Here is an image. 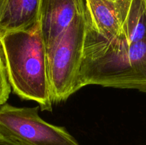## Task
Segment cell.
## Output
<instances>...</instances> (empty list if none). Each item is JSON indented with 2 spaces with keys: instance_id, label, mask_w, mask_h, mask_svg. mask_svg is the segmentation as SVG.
<instances>
[{
  "instance_id": "obj_1",
  "label": "cell",
  "mask_w": 146,
  "mask_h": 145,
  "mask_svg": "<svg viewBox=\"0 0 146 145\" xmlns=\"http://www.w3.org/2000/svg\"><path fill=\"white\" fill-rule=\"evenodd\" d=\"M90 85L146 92V39L108 41L86 24L78 90Z\"/></svg>"
},
{
  "instance_id": "obj_2",
  "label": "cell",
  "mask_w": 146,
  "mask_h": 145,
  "mask_svg": "<svg viewBox=\"0 0 146 145\" xmlns=\"http://www.w3.org/2000/svg\"><path fill=\"white\" fill-rule=\"evenodd\" d=\"M0 47L11 90L20 98L38 103L41 111H52L46 48L39 20L28 28L0 37Z\"/></svg>"
},
{
  "instance_id": "obj_3",
  "label": "cell",
  "mask_w": 146,
  "mask_h": 145,
  "mask_svg": "<svg viewBox=\"0 0 146 145\" xmlns=\"http://www.w3.org/2000/svg\"><path fill=\"white\" fill-rule=\"evenodd\" d=\"M86 11L76 17L53 45L46 48L51 99L65 101L76 91L86 29Z\"/></svg>"
},
{
  "instance_id": "obj_4",
  "label": "cell",
  "mask_w": 146,
  "mask_h": 145,
  "mask_svg": "<svg viewBox=\"0 0 146 145\" xmlns=\"http://www.w3.org/2000/svg\"><path fill=\"white\" fill-rule=\"evenodd\" d=\"M87 26L108 41L146 39V0H85Z\"/></svg>"
},
{
  "instance_id": "obj_5",
  "label": "cell",
  "mask_w": 146,
  "mask_h": 145,
  "mask_svg": "<svg viewBox=\"0 0 146 145\" xmlns=\"http://www.w3.org/2000/svg\"><path fill=\"white\" fill-rule=\"evenodd\" d=\"M39 107H0V136L24 145H79L62 127L48 123L38 115Z\"/></svg>"
},
{
  "instance_id": "obj_6",
  "label": "cell",
  "mask_w": 146,
  "mask_h": 145,
  "mask_svg": "<svg viewBox=\"0 0 146 145\" xmlns=\"http://www.w3.org/2000/svg\"><path fill=\"white\" fill-rule=\"evenodd\" d=\"M86 11L85 0H40L38 20L46 48L53 45L73 20Z\"/></svg>"
},
{
  "instance_id": "obj_7",
  "label": "cell",
  "mask_w": 146,
  "mask_h": 145,
  "mask_svg": "<svg viewBox=\"0 0 146 145\" xmlns=\"http://www.w3.org/2000/svg\"><path fill=\"white\" fill-rule=\"evenodd\" d=\"M40 0H0V37L28 28L38 20Z\"/></svg>"
},
{
  "instance_id": "obj_8",
  "label": "cell",
  "mask_w": 146,
  "mask_h": 145,
  "mask_svg": "<svg viewBox=\"0 0 146 145\" xmlns=\"http://www.w3.org/2000/svg\"><path fill=\"white\" fill-rule=\"evenodd\" d=\"M11 88L7 78L4 64L0 65V107L2 106L8 100Z\"/></svg>"
},
{
  "instance_id": "obj_9",
  "label": "cell",
  "mask_w": 146,
  "mask_h": 145,
  "mask_svg": "<svg viewBox=\"0 0 146 145\" xmlns=\"http://www.w3.org/2000/svg\"><path fill=\"white\" fill-rule=\"evenodd\" d=\"M0 145H24L9 138L0 136Z\"/></svg>"
},
{
  "instance_id": "obj_10",
  "label": "cell",
  "mask_w": 146,
  "mask_h": 145,
  "mask_svg": "<svg viewBox=\"0 0 146 145\" xmlns=\"http://www.w3.org/2000/svg\"><path fill=\"white\" fill-rule=\"evenodd\" d=\"M4 65V61H3L2 53H1V47H0V65Z\"/></svg>"
}]
</instances>
